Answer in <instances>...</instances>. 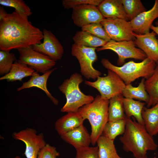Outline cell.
Returning a JSON list of instances; mask_svg holds the SVG:
<instances>
[{"instance_id":"1","label":"cell","mask_w":158,"mask_h":158,"mask_svg":"<svg viewBox=\"0 0 158 158\" xmlns=\"http://www.w3.org/2000/svg\"><path fill=\"white\" fill-rule=\"evenodd\" d=\"M27 16L15 11L0 21V49L10 51L41 43L43 34Z\"/></svg>"},{"instance_id":"2","label":"cell","mask_w":158,"mask_h":158,"mask_svg":"<svg viewBox=\"0 0 158 158\" xmlns=\"http://www.w3.org/2000/svg\"><path fill=\"white\" fill-rule=\"evenodd\" d=\"M132 118L133 120L126 117L125 131L119 140L122 144L123 150L132 153L135 158H147V151L155 150L157 145L145 125Z\"/></svg>"},{"instance_id":"3","label":"cell","mask_w":158,"mask_h":158,"mask_svg":"<svg viewBox=\"0 0 158 158\" xmlns=\"http://www.w3.org/2000/svg\"><path fill=\"white\" fill-rule=\"evenodd\" d=\"M109 100L97 95L91 103L80 107L78 112L85 120H88L91 127V143L94 146L102 135L104 128L108 121Z\"/></svg>"},{"instance_id":"4","label":"cell","mask_w":158,"mask_h":158,"mask_svg":"<svg viewBox=\"0 0 158 158\" xmlns=\"http://www.w3.org/2000/svg\"><path fill=\"white\" fill-rule=\"evenodd\" d=\"M101 63L104 67L116 73L126 85L140 77L148 79L154 73L157 66L155 62L147 57L140 62L130 61L121 66L113 65L104 58L101 59Z\"/></svg>"},{"instance_id":"5","label":"cell","mask_w":158,"mask_h":158,"mask_svg":"<svg viewBox=\"0 0 158 158\" xmlns=\"http://www.w3.org/2000/svg\"><path fill=\"white\" fill-rule=\"evenodd\" d=\"M83 81L81 75L75 73L59 87L60 91L65 95L66 98V102L61 109V112H77L80 107L94 100L92 96L85 95L80 90L79 85Z\"/></svg>"},{"instance_id":"6","label":"cell","mask_w":158,"mask_h":158,"mask_svg":"<svg viewBox=\"0 0 158 158\" xmlns=\"http://www.w3.org/2000/svg\"><path fill=\"white\" fill-rule=\"evenodd\" d=\"M85 83L96 89L102 97L109 100L115 96L122 94L126 85L116 73L109 69H108L107 76H99L94 82L85 80Z\"/></svg>"},{"instance_id":"7","label":"cell","mask_w":158,"mask_h":158,"mask_svg":"<svg viewBox=\"0 0 158 158\" xmlns=\"http://www.w3.org/2000/svg\"><path fill=\"white\" fill-rule=\"evenodd\" d=\"M96 48L78 45L74 43L72 46L71 54L78 60L82 75L87 79H97L101 73L93 67V63L98 59Z\"/></svg>"},{"instance_id":"8","label":"cell","mask_w":158,"mask_h":158,"mask_svg":"<svg viewBox=\"0 0 158 158\" xmlns=\"http://www.w3.org/2000/svg\"><path fill=\"white\" fill-rule=\"evenodd\" d=\"M108 49L117 54V63L119 66L123 65L127 59L143 61L147 57L142 50L137 47L133 40L116 42L111 40L103 46L97 48L98 51Z\"/></svg>"},{"instance_id":"9","label":"cell","mask_w":158,"mask_h":158,"mask_svg":"<svg viewBox=\"0 0 158 158\" xmlns=\"http://www.w3.org/2000/svg\"><path fill=\"white\" fill-rule=\"evenodd\" d=\"M19 54L17 61L28 65L36 71L44 73L56 64L49 56L34 50L32 47L18 49Z\"/></svg>"},{"instance_id":"10","label":"cell","mask_w":158,"mask_h":158,"mask_svg":"<svg viewBox=\"0 0 158 158\" xmlns=\"http://www.w3.org/2000/svg\"><path fill=\"white\" fill-rule=\"evenodd\" d=\"M12 136L14 139L25 143L24 154L27 158H37L39 151L47 144L43 133L37 134L35 129L30 128L13 132Z\"/></svg>"},{"instance_id":"11","label":"cell","mask_w":158,"mask_h":158,"mask_svg":"<svg viewBox=\"0 0 158 158\" xmlns=\"http://www.w3.org/2000/svg\"><path fill=\"white\" fill-rule=\"evenodd\" d=\"M113 40L119 42L134 40L132 26L129 21L118 18H105L100 23Z\"/></svg>"},{"instance_id":"12","label":"cell","mask_w":158,"mask_h":158,"mask_svg":"<svg viewBox=\"0 0 158 158\" xmlns=\"http://www.w3.org/2000/svg\"><path fill=\"white\" fill-rule=\"evenodd\" d=\"M105 18L98 6L94 5H83L73 9L72 19L73 22L81 28L91 24L100 23Z\"/></svg>"},{"instance_id":"13","label":"cell","mask_w":158,"mask_h":158,"mask_svg":"<svg viewBox=\"0 0 158 158\" xmlns=\"http://www.w3.org/2000/svg\"><path fill=\"white\" fill-rule=\"evenodd\" d=\"M42 33L43 43L33 45V49L49 56L55 61L61 60L64 51L61 43L51 31L44 29Z\"/></svg>"},{"instance_id":"14","label":"cell","mask_w":158,"mask_h":158,"mask_svg":"<svg viewBox=\"0 0 158 158\" xmlns=\"http://www.w3.org/2000/svg\"><path fill=\"white\" fill-rule=\"evenodd\" d=\"M134 40L137 47L142 50L147 57L158 64V39L154 31L143 35L133 32Z\"/></svg>"},{"instance_id":"15","label":"cell","mask_w":158,"mask_h":158,"mask_svg":"<svg viewBox=\"0 0 158 158\" xmlns=\"http://www.w3.org/2000/svg\"><path fill=\"white\" fill-rule=\"evenodd\" d=\"M158 18V0H155L151 9L142 13L129 22L134 32L143 35L150 32L153 21Z\"/></svg>"},{"instance_id":"16","label":"cell","mask_w":158,"mask_h":158,"mask_svg":"<svg viewBox=\"0 0 158 158\" xmlns=\"http://www.w3.org/2000/svg\"><path fill=\"white\" fill-rule=\"evenodd\" d=\"M63 140L73 146L75 149L89 147L90 135L83 124L60 136Z\"/></svg>"},{"instance_id":"17","label":"cell","mask_w":158,"mask_h":158,"mask_svg":"<svg viewBox=\"0 0 158 158\" xmlns=\"http://www.w3.org/2000/svg\"><path fill=\"white\" fill-rule=\"evenodd\" d=\"M57 69V68H55L50 70L41 75L38 73V72L36 71L34 72L30 79L28 81L23 83L21 87L18 88L17 91H18L33 87H38L45 92L54 104L58 105V100L51 95L47 89V82L49 76Z\"/></svg>"},{"instance_id":"18","label":"cell","mask_w":158,"mask_h":158,"mask_svg":"<svg viewBox=\"0 0 158 158\" xmlns=\"http://www.w3.org/2000/svg\"><path fill=\"white\" fill-rule=\"evenodd\" d=\"M98 7L105 18H118L129 20L121 0H103Z\"/></svg>"},{"instance_id":"19","label":"cell","mask_w":158,"mask_h":158,"mask_svg":"<svg viewBox=\"0 0 158 158\" xmlns=\"http://www.w3.org/2000/svg\"><path fill=\"white\" fill-rule=\"evenodd\" d=\"M84 121L78 111L67 113L56 121L55 129L61 136L83 125Z\"/></svg>"},{"instance_id":"20","label":"cell","mask_w":158,"mask_h":158,"mask_svg":"<svg viewBox=\"0 0 158 158\" xmlns=\"http://www.w3.org/2000/svg\"><path fill=\"white\" fill-rule=\"evenodd\" d=\"M142 115L144 125L152 136L158 133V104L150 108L144 107Z\"/></svg>"},{"instance_id":"21","label":"cell","mask_w":158,"mask_h":158,"mask_svg":"<svg viewBox=\"0 0 158 158\" xmlns=\"http://www.w3.org/2000/svg\"><path fill=\"white\" fill-rule=\"evenodd\" d=\"M35 70L26 64L19 62L17 60L13 64L9 72L0 78V80H6L8 82L18 80L22 81L24 78L32 76Z\"/></svg>"},{"instance_id":"22","label":"cell","mask_w":158,"mask_h":158,"mask_svg":"<svg viewBox=\"0 0 158 158\" xmlns=\"http://www.w3.org/2000/svg\"><path fill=\"white\" fill-rule=\"evenodd\" d=\"M73 39L74 43L78 45L96 48L103 46L107 42L82 30L76 32Z\"/></svg>"},{"instance_id":"23","label":"cell","mask_w":158,"mask_h":158,"mask_svg":"<svg viewBox=\"0 0 158 158\" xmlns=\"http://www.w3.org/2000/svg\"><path fill=\"white\" fill-rule=\"evenodd\" d=\"M145 79L142 78L137 87L133 86L131 84L126 85L122 93L123 97L124 98L143 101L147 104L149 100V96L145 88Z\"/></svg>"},{"instance_id":"24","label":"cell","mask_w":158,"mask_h":158,"mask_svg":"<svg viewBox=\"0 0 158 158\" xmlns=\"http://www.w3.org/2000/svg\"><path fill=\"white\" fill-rule=\"evenodd\" d=\"M123 102L126 116L130 118L133 117L138 123L144 125L142 113L145 103L140 101L124 97Z\"/></svg>"},{"instance_id":"25","label":"cell","mask_w":158,"mask_h":158,"mask_svg":"<svg viewBox=\"0 0 158 158\" xmlns=\"http://www.w3.org/2000/svg\"><path fill=\"white\" fill-rule=\"evenodd\" d=\"M124 97L122 94L115 96L109 100L108 121H113L126 118L123 105Z\"/></svg>"},{"instance_id":"26","label":"cell","mask_w":158,"mask_h":158,"mask_svg":"<svg viewBox=\"0 0 158 158\" xmlns=\"http://www.w3.org/2000/svg\"><path fill=\"white\" fill-rule=\"evenodd\" d=\"M114 140L102 135L97 139L96 143L98 148L99 158H120L117 153Z\"/></svg>"},{"instance_id":"27","label":"cell","mask_w":158,"mask_h":158,"mask_svg":"<svg viewBox=\"0 0 158 158\" xmlns=\"http://www.w3.org/2000/svg\"><path fill=\"white\" fill-rule=\"evenodd\" d=\"M144 84L149 96V100L147 107L150 108L158 104V64L152 75L145 80Z\"/></svg>"},{"instance_id":"28","label":"cell","mask_w":158,"mask_h":158,"mask_svg":"<svg viewBox=\"0 0 158 158\" xmlns=\"http://www.w3.org/2000/svg\"><path fill=\"white\" fill-rule=\"evenodd\" d=\"M126 124V118L108 121L104 128L102 135L110 139L114 140L117 136L123 134Z\"/></svg>"},{"instance_id":"29","label":"cell","mask_w":158,"mask_h":158,"mask_svg":"<svg viewBox=\"0 0 158 158\" xmlns=\"http://www.w3.org/2000/svg\"><path fill=\"white\" fill-rule=\"evenodd\" d=\"M130 21L146 9L140 0H121Z\"/></svg>"},{"instance_id":"30","label":"cell","mask_w":158,"mask_h":158,"mask_svg":"<svg viewBox=\"0 0 158 158\" xmlns=\"http://www.w3.org/2000/svg\"><path fill=\"white\" fill-rule=\"evenodd\" d=\"M16 58L13 52L0 51V75H6L9 73Z\"/></svg>"},{"instance_id":"31","label":"cell","mask_w":158,"mask_h":158,"mask_svg":"<svg viewBox=\"0 0 158 158\" xmlns=\"http://www.w3.org/2000/svg\"><path fill=\"white\" fill-rule=\"evenodd\" d=\"M0 4L13 7L15 9V11L28 17L32 13L29 6L23 0H0Z\"/></svg>"},{"instance_id":"32","label":"cell","mask_w":158,"mask_h":158,"mask_svg":"<svg viewBox=\"0 0 158 158\" xmlns=\"http://www.w3.org/2000/svg\"><path fill=\"white\" fill-rule=\"evenodd\" d=\"M82 30L87 31L95 36L108 42L111 40L109 37L100 23L91 24L81 28Z\"/></svg>"},{"instance_id":"33","label":"cell","mask_w":158,"mask_h":158,"mask_svg":"<svg viewBox=\"0 0 158 158\" xmlns=\"http://www.w3.org/2000/svg\"><path fill=\"white\" fill-rule=\"evenodd\" d=\"M103 0H62V3L64 8L67 9L83 5L89 4L98 6Z\"/></svg>"},{"instance_id":"34","label":"cell","mask_w":158,"mask_h":158,"mask_svg":"<svg viewBox=\"0 0 158 158\" xmlns=\"http://www.w3.org/2000/svg\"><path fill=\"white\" fill-rule=\"evenodd\" d=\"M76 150L75 158H99L97 146L83 147Z\"/></svg>"},{"instance_id":"35","label":"cell","mask_w":158,"mask_h":158,"mask_svg":"<svg viewBox=\"0 0 158 158\" xmlns=\"http://www.w3.org/2000/svg\"><path fill=\"white\" fill-rule=\"evenodd\" d=\"M59 155L56 147L47 143L39 151L37 158H56Z\"/></svg>"},{"instance_id":"36","label":"cell","mask_w":158,"mask_h":158,"mask_svg":"<svg viewBox=\"0 0 158 158\" xmlns=\"http://www.w3.org/2000/svg\"><path fill=\"white\" fill-rule=\"evenodd\" d=\"M8 13L2 6H0V21L2 20Z\"/></svg>"},{"instance_id":"37","label":"cell","mask_w":158,"mask_h":158,"mask_svg":"<svg viewBox=\"0 0 158 158\" xmlns=\"http://www.w3.org/2000/svg\"><path fill=\"white\" fill-rule=\"evenodd\" d=\"M150 29L158 35V26H154L152 25Z\"/></svg>"},{"instance_id":"38","label":"cell","mask_w":158,"mask_h":158,"mask_svg":"<svg viewBox=\"0 0 158 158\" xmlns=\"http://www.w3.org/2000/svg\"><path fill=\"white\" fill-rule=\"evenodd\" d=\"M155 24L156 26H158V20L157 21L155 22Z\"/></svg>"},{"instance_id":"39","label":"cell","mask_w":158,"mask_h":158,"mask_svg":"<svg viewBox=\"0 0 158 158\" xmlns=\"http://www.w3.org/2000/svg\"><path fill=\"white\" fill-rule=\"evenodd\" d=\"M14 158H21L19 156H16Z\"/></svg>"},{"instance_id":"40","label":"cell","mask_w":158,"mask_h":158,"mask_svg":"<svg viewBox=\"0 0 158 158\" xmlns=\"http://www.w3.org/2000/svg\"><path fill=\"white\" fill-rule=\"evenodd\" d=\"M154 158H156V157H154Z\"/></svg>"},{"instance_id":"41","label":"cell","mask_w":158,"mask_h":158,"mask_svg":"<svg viewBox=\"0 0 158 158\" xmlns=\"http://www.w3.org/2000/svg\"><path fill=\"white\" fill-rule=\"evenodd\" d=\"M120 158H121V157H120Z\"/></svg>"}]
</instances>
